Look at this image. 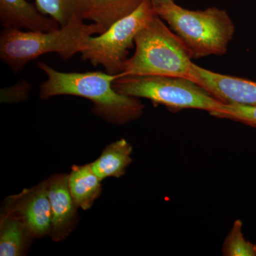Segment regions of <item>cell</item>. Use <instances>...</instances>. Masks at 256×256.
Returning a JSON list of instances; mask_svg holds the SVG:
<instances>
[{
    "mask_svg": "<svg viewBox=\"0 0 256 256\" xmlns=\"http://www.w3.org/2000/svg\"><path fill=\"white\" fill-rule=\"evenodd\" d=\"M86 20L101 26L104 32L121 18L130 14L144 0H84Z\"/></svg>",
    "mask_w": 256,
    "mask_h": 256,
    "instance_id": "4fadbf2b",
    "label": "cell"
},
{
    "mask_svg": "<svg viewBox=\"0 0 256 256\" xmlns=\"http://www.w3.org/2000/svg\"><path fill=\"white\" fill-rule=\"evenodd\" d=\"M174 0H150L152 4L156 10L164 6V5L170 4Z\"/></svg>",
    "mask_w": 256,
    "mask_h": 256,
    "instance_id": "ac0fdd59",
    "label": "cell"
},
{
    "mask_svg": "<svg viewBox=\"0 0 256 256\" xmlns=\"http://www.w3.org/2000/svg\"><path fill=\"white\" fill-rule=\"evenodd\" d=\"M192 80L226 104L256 106V82L212 72L193 64Z\"/></svg>",
    "mask_w": 256,
    "mask_h": 256,
    "instance_id": "ba28073f",
    "label": "cell"
},
{
    "mask_svg": "<svg viewBox=\"0 0 256 256\" xmlns=\"http://www.w3.org/2000/svg\"><path fill=\"white\" fill-rule=\"evenodd\" d=\"M37 67L47 77L40 86L42 100L58 96L84 98L92 101V114L116 126L136 120L144 112V106L139 99L114 90L112 84L121 74L111 75L101 72L64 73L42 62L37 63Z\"/></svg>",
    "mask_w": 256,
    "mask_h": 256,
    "instance_id": "6da1fadb",
    "label": "cell"
},
{
    "mask_svg": "<svg viewBox=\"0 0 256 256\" xmlns=\"http://www.w3.org/2000/svg\"><path fill=\"white\" fill-rule=\"evenodd\" d=\"M156 14L150 0H144L133 12L114 22L98 36L88 37L80 52L82 60L101 66L106 73L121 74L134 38Z\"/></svg>",
    "mask_w": 256,
    "mask_h": 256,
    "instance_id": "8992f818",
    "label": "cell"
},
{
    "mask_svg": "<svg viewBox=\"0 0 256 256\" xmlns=\"http://www.w3.org/2000/svg\"><path fill=\"white\" fill-rule=\"evenodd\" d=\"M36 6L42 14L65 26L74 18L86 20L87 8L84 0H36Z\"/></svg>",
    "mask_w": 256,
    "mask_h": 256,
    "instance_id": "9a60e30c",
    "label": "cell"
},
{
    "mask_svg": "<svg viewBox=\"0 0 256 256\" xmlns=\"http://www.w3.org/2000/svg\"><path fill=\"white\" fill-rule=\"evenodd\" d=\"M47 182L52 210L50 236L55 242H60L68 236L76 226L78 207L69 190L68 174L52 175Z\"/></svg>",
    "mask_w": 256,
    "mask_h": 256,
    "instance_id": "9c48e42d",
    "label": "cell"
},
{
    "mask_svg": "<svg viewBox=\"0 0 256 256\" xmlns=\"http://www.w3.org/2000/svg\"><path fill=\"white\" fill-rule=\"evenodd\" d=\"M4 208V212L18 216L35 238L50 234L52 210L47 180L24 190L20 194L10 196Z\"/></svg>",
    "mask_w": 256,
    "mask_h": 256,
    "instance_id": "52a82bcc",
    "label": "cell"
},
{
    "mask_svg": "<svg viewBox=\"0 0 256 256\" xmlns=\"http://www.w3.org/2000/svg\"><path fill=\"white\" fill-rule=\"evenodd\" d=\"M156 12L181 40L192 60L222 56L228 52L235 25L226 10L212 6L194 11L173 1Z\"/></svg>",
    "mask_w": 256,
    "mask_h": 256,
    "instance_id": "277c9868",
    "label": "cell"
},
{
    "mask_svg": "<svg viewBox=\"0 0 256 256\" xmlns=\"http://www.w3.org/2000/svg\"><path fill=\"white\" fill-rule=\"evenodd\" d=\"M132 146L124 139L119 140L106 146L100 156L90 163V168L101 181L121 178L132 163Z\"/></svg>",
    "mask_w": 256,
    "mask_h": 256,
    "instance_id": "8fae6325",
    "label": "cell"
},
{
    "mask_svg": "<svg viewBox=\"0 0 256 256\" xmlns=\"http://www.w3.org/2000/svg\"><path fill=\"white\" fill-rule=\"evenodd\" d=\"M112 86L122 95L146 98L154 105L164 106L174 112L183 109H198L212 114L224 105L196 82L183 77H119Z\"/></svg>",
    "mask_w": 256,
    "mask_h": 256,
    "instance_id": "5b68a950",
    "label": "cell"
},
{
    "mask_svg": "<svg viewBox=\"0 0 256 256\" xmlns=\"http://www.w3.org/2000/svg\"><path fill=\"white\" fill-rule=\"evenodd\" d=\"M242 223L236 220L224 242L223 255L226 256H256V244L247 240L242 234Z\"/></svg>",
    "mask_w": 256,
    "mask_h": 256,
    "instance_id": "2e32d148",
    "label": "cell"
},
{
    "mask_svg": "<svg viewBox=\"0 0 256 256\" xmlns=\"http://www.w3.org/2000/svg\"><path fill=\"white\" fill-rule=\"evenodd\" d=\"M210 114L218 118L232 120L256 128V106L224 104L220 110Z\"/></svg>",
    "mask_w": 256,
    "mask_h": 256,
    "instance_id": "e0dca14e",
    "label": "cell"
},
{
    "mask_svg": "<svg viewBox=\"0 0 256 256\" xmlns=\"http://www.w3.org/2000/svg\"><path fill=\"white\" fill-rule=\"evenodd\" d=\"M134 54L124 64L121 77L165 76L192 78L193 62L178 35L156 14L134 38Z\"/></svg>",
    "mask_w": 256,
    "mask_h": 256,
    "instance_id": "3957f363",
    "label": "cell"
},
{
    "mask_svg": "<svg viewBox=\"0 0 256 256\" xmlns=\"http://www.w3.org/2000/svg\"><path fill=\"white\" fill-rule=\"evenodd\" d=\"M0 22L4 28L50 32L60 28L54 18L42 14L26 0H0Z\"/></svg>",
    "mask_w": 256,
    "mask_h": 256,
    "instance_id": "30bf717a",
    "label": "cell"
},
{
    "mask_svg": "<svg viewBox=\"0 0 256 256\" xmlns=\"http://www.w3.org/2000/svg\"><path fill=\"white\" fill-rule=\"evenodd\" d=\"M68 188L76 204L84 210L92 208L102 192L101 180L94 174L90 164L72 166Z\"/></svg>",
    "mask_w": 256,
    "mask_h": 256,
    "instance_id": "7c38bea8",
    "label": "cell"
},
{
    "mask_svg": "<svg viewBox=\"0 0 256 256\" xmlns=\"http://www.w3.org/2000/svg\"><path fill=\"white\" fill-rule=\"evenodd\" d=\"M84 21L74 18L65 26L50 32L4 28L0 34V58L15 73L46 54L56 53L64 60H70L82 52L88 37L104 32L96 24Z\"/></svg>",
    "mask_w": 256,
    "mask_h": 256,
    "instance_id": "7a4b0ae2",
    "label": "cell"
},
{
    "mask_svg": "<svg viewBox=\"0 0 256 256\" xmlns=\"http://www.w3.org/2000/svg\"><path fill=\"white\" fill-rule=\"evenodd\" d=\"M32 238L33 236L18 216L6 212L2 214L0 256L24 255Z\"/></svg>",
    "mask_w": 256,
    "mask_h": 256,
    "instance_id": "5bb4252c",
    "label": "cell"
}]
</instances>
